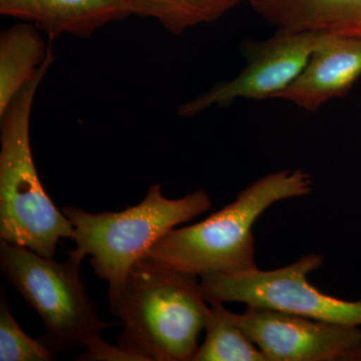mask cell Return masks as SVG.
Masks as SVG:
<instances>
[{"mask_svg": "<svg viewBox=\"0 0 361 361\" xmlns=\"http://www.w3.org/2000/svg\"><path fill=\"white\" fill-rule=\"evenodd\" d=\"M108 299L118 345L142 361H193L209 310L198 276L142 258Z\"/></svg>", "mask_w": 361, "mask_h": 361, "instance_id": "6da1fadb", "label": "cell"}, {"mask_svg": "<svg viewBox=\"0 0 361 361\" xmlns=\"http://www.w3.org/2000/svg\"><path fill=\"white\" fill-rule=\"evenodd\" d=\"M311 190L312 180L305 171L271 173L207 219L171 230L144 258L198 277L257 269L254 223L276 202L306 196Z\"/></svg>", "mask_w": 361, "mask_h": 361, "instance_id": "7a4b0ae2", "label": "cell"}, {"mask_svg": "<svg viewBox=\"0 0 361 361\" xmlns=\"http://www.w3.org/2000/svg\"><path fill=\"white\" fill-rule=\"evenodd\" d=\"M54 56L39 66L0 116V240L54 258L59 239L75 227L45 192L33 161L30 121L33 99Z\"/></svg>", "mask_w": 361, "mask_h": 361, "instance_id": "3957f363", "label": "cell"}, {"mask_svg": "<svg viewBox=\"0 0 361 361\" xmlns=\"http://www.w3.org/2000/svg\"><path fill=\"white\" fill-rule=\"evenodd\" d=\"M210 197L204 189L180 199H168L161 185H152L137 205L122 212L89 213L65 207L63 213L75 227L77 244L68 255L90 266L99 279L108 282V297L123 288L130 270L157 242L176 226L210 210Z\"/></svg>", "mask_w": 361, "mask_h": 361, "instance_id": "277c9868", "label": "cell"}, {"mask_svg": "<svg viewBox=\"0 0 361 361\" xmlns=\"http://www.w3.org/2000/svg\"><path fill=\"white\" fill-rule=\"evenodd\" d=\"M80 265L68 254L59 262L25 247L0 242L2 272L39 315L45 327L40 338L58 355L85 346L104 330L121 325L97 318Z\"/></svg>", "mask_w": 361, "mask_h": 361, "instance_id": "5b68a950", "label": "cell"}, {"mask_svg": "<svg viewBox=\"0 0 361 361\" xmlns=\"http://www.w3.org/2000/svg\"><path fill=\"white\" fill-rule=\"evenodd\" d=\"M324 258L310 253L275 270L205 275L201 285L207 302H241L270 308L322 322L361 326V299L343 300L318 290L307 281L310 273L322 267Z\"/></svg>", "mask_w": 361, "mask_h": 361, "instance_id": "8992f818", "label": "cell"}, {"mask_svg": "<svg viewBox=\"0 0 361 361\" xmlns=\"http://www.w3.org/2000/svg\"><path fill=\"white\" fill-rule=\"evenodd\" d=\"M330 33L277 30L269 39L243 45L246 66L236 78L220 82L179 108L180 116H194L212 106H228L236 99H275L302 73Z\"/></svg>", "mask_w": 361, "mask_h": 361, "instance_id": "52a82bcc", "label": "cell"}, {"mask_svg": "<svg viewBox=\"0 0 361 361\" xmlns=\"http://www.w3.org/2000/svg\"><path fill=\"white\" fill-rule=\"evenodd\" d=\"M232 316L267 361H361L360 327L257 306Z\"/></svg>", "mask_w": 361, "mask_h": 361, "instance_id": "ba28073f", "label": "cell"}, {"mask_svg": "<svg viewBox=\"0 0 361 361\" xmlns=\"http://www.w3.org/2000/svg\"><path fill=\"white\" fill-rule=\"evenodd\" d=\"M361 77V37L330 33L316 49L302 73L275 99L306 111L348 96Z\"/></svg>", "mask_w": 361, "mask_h": 361, "instance_id": "9c48e42d", "label": "cell"}, {"mask_svg": "<svg viewBox=\"0 0 361 361\" xmlns=\"http://www.w3.org/2000/svg\"><path fill=\"white\" fill-rule=\"evenodd\" d=\"M277 30L361 37V0H249Z\"/></svg>", "mask_w": 361, "mask_h": 361, "instance_id": "30bf717a", "label": "cell"}, {"mask_svg": "<svg viewBox=\"0 0 361 361\" xmlns=\"http://www.w3.org/2000/svg\"><path fill=\"white\" fill-rule=\"evenodd\" d=\"M135 14L128 0H37L33 23L49 39L61 35L90 37L111 21Z\"/></svg>", "mask_w": 361, "mask_h": 361, "instance_id": "8fae6325", "label": "cell"}, {"mask_svg": "<svg viewBox=\"0 0 361 361\" xmlns=\"http://www.w3.org/2000/svg\"><path fill=\"white\" fill-rule=\"evenodd\" d=\"M37 25L18 23L0 37V116L13 97L35 75L47 58L49 49Z\"/></svg>", "mask_w": 361, "mask_h": 361, "instance_id": "7c38bea8", "label": "cell"}, {"mask_svg": "<svg viewBox=\"0 0 361 361\" xmlns=\"http://www.w3.org/2000/svg\"><path fill=\"white\" fill-rule=\"evenodd\" d=\"M209 307L203 343L193 361H267L260 348L233 319L231 311L221 302Z\"/></svg>", "mask_w": 361, "mask_h": 361, "instance_id": "4fadbf2b", "label": "cell"}, {"mask_svg": "<svg viewBox=\"0 0 361 361\" xmlns=\"http://www.w3.org/2000/svg\"><path fill=\"white\" fill-rule=\"evenodd\" d=\"M135 16L155 18L169 32L182 35L189 28L213 23L241 0H128Z\"/></svg>", "mask_w": 361, "mask_h": 361, "instance_id": "5bb4252c", "label": "cell"}, {"mask_svg": "<svg viewBox=\"0 0 361 361\" xmlns=\"http://www.w3.org/2000/svg\"><path fill=\"white\" fill-rule=\"evenodd\" d=\"M56 357L58 353L42 338L33 339L21 329L1 290L0 361H51Z\"/></svg>", "mask_w": 361, "mask_h": 361, "instance_id": "9a60e30c", "label": "cell"}, {"mask_svg": "<svg viewBox=\"0 0 361 361\" xmlns=\"http://www.w3.org/2000/svg\"><path fill=\"white\" fill-rule=\"evenodd\" d=\"M85 350L78 356L80 361H142V358L132 351L122 348L113 346L101 338V336L94 337L89 343L85 344Z\"/></svg>", "mask_w": 361, "mask_h": 361, "instance_id": "2e32d148", "label": "cell"}, {"mask_svg": "<svg viewBox=\"0 0 361 361\" xmlns=\"http://www.w3.org/2000/svg\"><path fill=\"white\" fill-rule=\"evenodd\" d=\"M37 0H0V13L23 20H35Z\"/></svg>", "mask_w": 361, "mask_h": 361, "instance_id": "e0dca14e", "label": "cell"}]
</instances>
